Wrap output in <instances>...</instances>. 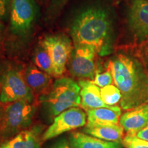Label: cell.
Wrapping results in <instances>:
<instances>
[{"mask_svg": "<svg viewBox=\"0 0 148 148\" xmlns=\"http://www.w3.org/2000/svg\"><path fill=\"white\" fill-rule=\"evenodd\" d=\"M115 86L120 90V105L131 110L148 103V75L143 62L132 56L116 55L109 62Z\"/></svg>", "mask_w": 148, "mask_h": 148, "instance_id": "6da1fadb", "label": "cell"}, {"mask_svg": "<svg viewBox=\"0 0 148 148\" xmlns=\"http://www.w3.org/2000/svg\"><path fill=\"white\" fill-rule=\"evenodd\" d=\"M70 34L74 45H91L102 56L112 52V22L107 11L100 7L79 12L72 22Z\"/></svg>", "mask_w": 148, "mask_h": 148, "instance_id": "7a4b0ae2", "label": "cell"}, {"mask_svg": "<svg viewBox=\"0 0 148 148\" xmlns=\"http://www.w3.org/2000/svg\"><path fill=\"white\" fill-rule=\"evenodd\" d=\"M80 89L78 83L69 77L56 79L49 93L41 97L47 115L56 117L63 111L80 105Z\"/></svg>", "mask_w": 148, "mask_h": 148, "instance_id": "3957f363", "label": "cell"}, {"mask_svg": "<svg viewBox=\"0 0 148 148\" xmlns=\"http://www.w3.org/2000/svg\"><path fill=\"white\" fill-rule=\"evenodd\" d=\"M17 101L32 103L33 91L15 66L2 64L0 66V102L7 104Z\"/></svg>", "mask_w": 148, "mask_h": 148, "instance_id": "277c9868", "label": "cell"}, {"mask_svg": "<svg viewBox=\"0 0 148 148\" xmlns=\"http://www.w3.org/2000/svg\"><path fill=\"white\" fill-rule=\"evenodd\" d=\"M35 110V107L27 101L8 103L0 125V137L8 139L28 128L32 123Z\"/></svg>", "mask_w": 148, "mask_h": 148, "instance_id": "5b68a950", "label": "cell"}, {"mask_svg": "<svg viewBox=\"0 0 148 148\" xmlns=\"http://www.w3.org/2000/svg\"><path fill=\"white\" fill-rule=\"evenodd\" d=\"M38 8L35 0H12L10 11V29L18 36H25L34 26Z\"/></svg>", "mask_w": 148, "mask_h": 148, "instance_id": "8992f818", "label": "cell"}, {"mask_svg": "<svg viewBox=\"0 0 148 148\" xmlns=\"http://www.w3.org/2000/svg\"><path fill=\"white\" fill-rule=\"evenodd\" d=\"M41 45L50 56L54 76H61L66 71V64L73 51L70 38L63 35L47 36L42 40Z\"/></svg>", "mask_w": 148, "mask_h": 148, "instance_id": "52a82bcc", "label": "cell"}, {"mask_svg": "<svg viewBox=\"0 0 148 148\" xmlns=\"http://www.w3.org/2000/svg\"><path fill=\"white\" fill-rule=\"evenodd\" d=\"M70 56L69 68L73 76L82 79H92L95 74V48L91 45H74Z\"/></svg>", "mask_w": 148, "mask_h": 148, "instance_id": "ba28073f", "label": "cell"}, {"mask_svg": "<svg viewBox=\"0 0 148 148\" xmlns=\"http://www.w3.org/2000/svg\"><path fill=\"white\" fill-rule=\"evenodd\" d=\"M86 124V115L84 111L77 107H73L56 116L52 124L42 134V139L50 140L64 132L82 127Z\"/></svg>", "mask_w": 148, "mask_h": 148, "instance_id": "9c48e42d", "label": "cell"}, {"mask_svg": "<svg viewBox=\"0 0 148 148\" xmlns=\"http://www.w3.org/2000/svg\"><path fill=\"white\" fill-rule=\"evenodd\" d=\"M129 26L135 36L148 40V1L134 0L128 14Z\"/></svg>", "mask_w": 148, "mask_h": 148, "instance_id": "30bf717a", "label": "cell"}, {"mask_svg": "<svg viewBox=\"0 0 148 148\" xmlns=\"http://www.w3.org/2000/svg\"><path fill=\"white\" fill-rule=\"evenodd\" d=\"M119 124L127 132L136 134L148 125V103L127 111L120 116Z\"/></svg>", "mask_w": 148, "mask_h": 148, "instance_id": "8fae6325", "label": "cell"}, {"mask_svg": "<svg viewBox=\"0 0 148 148\" xmlns=\"http://www.w3.org/2000/svg\"><path fill=\"white\" fill-rule=\"evenodd\" d=\"M42 130L43 127L40 125H34L32 128L21 131L2 144L0 148H40Z\"/></svg>", "mask_w": 148, "mask_h": 148, "instance_id": "7c38bea8", "label": "cell"}, {"mask_svg": "<svg viewBox=\"0 0 148 148\" xmlns=\"http://www.w3.org/2000/svg\"><path fill=\"white\" fill-rule=\"evenodd\" d=\"M78 84L80 86V106L87 111L92 109L109 107L103 102L100 94V88L93 82L86 79H80Z\"/></svg>", "mask_w": 148, "mask_h": 148, "instance_id": "4fadbf2b", "label": "cell"}, {"mask_svg": "<svg viewBox=\"0 0 148 148\" xmlns=\"http://www.w3.org/2000/svg\"><path fill=\"white\" fill-rule=\"evenodd\" d=\"M121 110L120 107L112 106L92 109L86 111V126L118 124Z\"/></svg>", "mask_w": 148, "mask_h": 148, "instance_id": "5bb4252c", "label": "cell"}, {"mask_svg": "<svg viewBox=\"0 0 148 148\" xmlns=\"http://www.w3.org/2000/svg\"><path fill=\"white\" fill-rule=\"evenodd\" d=\"M69 143L71 148H123V144L108 141L90 136L84 132L70 134Z\"/></svg>", "mask_w": 148, "mask_h": 148, "instance_id": "9a60e30c", "label": "cell"}, {"mask_svg": "<svg viewBox=\"0 0 148 148\" xmlns=\"http://www.w3.org/2000/svg\"><path fill=\"white\" fill-rule=\"evenodd\" d=\"M123 127L119 124L85 126L82 132L94 137L108 141L121 143L123 140Z\"/></svg>", "mask_w": 148, "mask_h": 148, "instance_id": "2e32d148", "label": "cell"}, {"mask_svg": "<svg viewBox=\"0 0 148 148\" xmlns=\"http://www.w3.org/2000/svg\"><path fill=\"white\" fill-rule=\"evenodd\" d=\"M24 78L32 91L37 92L45 91L51 83V77L49 74L33 65L27 66Z\"/></svg>", "mask_w": 148, "mask_h": 148, "instance_id": "e0dca14e", "label": "cell"}, {"mask_svg": "<svg viewBox=\"0 0 148 148\" xmlns=\"http://www.w3.org/2000/svg\"><path fill=\"white\" fill-rule=\"evenodd\" d=\"M33 60H34L35 65L38 69L49 74V75L54 76L53 64L50 56L47 50L41 45L35 51Z\"/></svg>", "mask_w": 148, "mask_h": 148, "instance_id": "ac0fdd59", "label": "cell"}, {"mask_svg": "<svg viewBox=\"0 0 148 148\" xmlns=\"http://www.w3.org/2000/svg\"><path fill=\"white\" fill-rule=\"evenodd\" d=\"M100 94L103 101L108 106H115L121 101V91L115 85L110 84L101 88Z\"/></svg>", "mask_w": 148, "mask_h": 148, "instance_id": "d6986e66", "label": "cell"}, {"mask_svg": "<svg viewBox=\"0 0 148 148\" xmlns=\"http://www.w3.org/2000/svg\"><path fill=\"white\" fill-rule=\"evenodd\" d=\"M122 144L125 148H148V141L137 137L134 133L127 132Z\"/></svg>", "mask_w": 148, "mask_h": 148, "instance_id": "ffe728a7", "label": "cell"}, {"mask_svg": "<svg viewBox=\"0 0 148 148\" xmlns=\"http://www.w3.org/2000/svg\"><path fill=\"white\" fill-rule=\"evenodd\" d=\"M112 81H113V78H112V73L108 68L107 71L103 72V73L95 71V77H94L92 82L99 87L103 88L104 86L110 85L112 83Z\"/></svg>", "mask_w": 148, "mask_h": 148, "instance_id": "44dd1931", "label": "cell"}, {"mask_svg": "<svg viewBox=\"0 0 148 148\" xmlns=\"http://www.w3.org/2000/svg\"><path fill=\"white\" fill-rule=\"evenodd\" d=\"M12 0H0V20H5L10 14Z\"/></svg>", "mask_w": 148, "mask_h": 148, "instance_id": "7402d4cb", "label": "cell"}, {"mask_svg": "<svg viewBox=\"0 0 148 148\" xmlns=\"http://www.w3.org/2000/svg\"><path fill=\"white\" fill-rule=\"evenodd\" d=\"M139 56L148 75V40H145V42L140 46Z\"/></svg>", "mask_w": 148, "mask_h": 148, "instance_id": "603a6c76", "label": "cell"}, {"mask_svg": "<svg viewBox=\"0 0 148 148\" xmlns=\"http://www.w3.org/2000/svg\"><path fill=\"white\" fill-rule=\"evenodd\" d=\"M136 135L139 138H141V139L148 141V125L144 127V128L138 131L136 134Z\"/></svg>", "mask_w": 148, "mask_h": 148, "instance_id": "cb8c5ba5", "label": "cell"}, {"mask_svg": "<svg viewBox=\"0 0 148 148\" xmlns=\"http://www.w3.org/2000/svg\"><path fill=\"white\" fill-rule=\"evenodd\" d=\"M52 148H71L69 143L67 142L66 138H62L60 140H58Z\"/></svg>", "mask_w": 148, "mask_h": 148, "instance_id": "d4e9b609", "label": "cell"}, {"mask_svg": "<svg viewBox=\"0 0 148 148\" xmlns=\"http://www.w3.org/2000/svg\"><path fill=\"white\" fill-rule=\"evenodd\" d=\"M2 31H3V25L0 23V40H1V34H2Z\"/></svg>", "mask_w": 148, "mask_h": 148, "instance_id": "484cf974", "label": "cell"}, {"mask_svg": "<svg viewBox=\"0 0 148 148\" xmlns=\"http://www.w3.org/2000/svg\"><path fill=\"white\" fill-rule=\"evenodd\" d=\"M147 1H148V0H147Z\"/></svg>", "mask_w": 148, "mask_h": 148, "instance_id": "4316f807", "label": "cell"}]
</instances>
